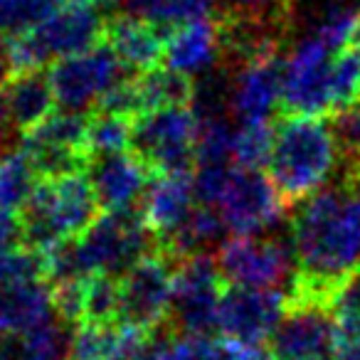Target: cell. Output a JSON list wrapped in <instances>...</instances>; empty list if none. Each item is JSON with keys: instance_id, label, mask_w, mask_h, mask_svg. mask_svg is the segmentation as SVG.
Masks as SVG:
<instances>
[{"instance_id": "1", "label": "cell", "mask_w": 360, "mask_h": 360, "mask_svg": "<svg viewBox=\"0 0 360 360\" xmlns=\"http://www.w3.org/2000/svg\"><path fill=\"white\" fill-rule=\"evenodd\" d=\"M289 237L296 284L286 299L328 304L335 289L360 269V160L340 158L328 186L294 207Z\"/></svg>"}, {"instance_id": "2", "label": "cell", "mask_w": 360, "mask_h": 360, "mask_svg": "<svg viewBox=\"0 0 360 360\" xmlns=\"http://www.w3.org/2000/svg\"><path fill=\"white\" fill-rule=\"evenodd\" d=\"M340 163L330 121L314 116H281L276 121L269 178L284 207H299L328 186Z\"/></svg>"}, {"instance_id": "3", "label": "cell", "mask_w": 360, "mask_h": 360, "mask_svg": "<svg viewBox=\"0 0 360 360\" xmlns=\"http://www.w3.org/2000/svg\"><path fill=\"white\" fill-rule=\"evenodd\" d=\"M99 207L86 170L57 180H40L18 215L22 247L42 255L60 242L79 240L101 217Z\"/></svg>"}, {"instance_id": "4", "label": "cell", "mask_w": 360, "mask_h": 360, "mask_svg": "<svg viewBox=\"0 0 360 360\" xmlns=\"http://www.w3.org/2000/svg\"><path fill=\"white\" fill-rule=\"evenodd\" d=\"M200 119L193 106L155 109L134 119L131 153L150 175L195 173Z\"/></svg>"}, {"instance_id": "5", "label": "cell", "mask_w": 360, "mask_h": 360, "mask_svg": "<svg viewBox=\"0 0 360 360\" xmlns=\"http://www.w3.org/2000/svg\"><path fill=\"white\" fill-rule=\"evenodd\" d=\"M155 250L158 242L139 207L106 212L77 240V252L86 276L106 274L121 279Z\"/></svg>"}, {"instance_id": "6", "label": "cell", "mask_w": 360, "mask_h": 360, "mask_svg": "<svg viewBox=\"0 0 360 360\" xmlns=\"http://www.w3.org/2000/svg\"><path fill=\"white\" fill-rule=\"evenodd\" d=\"M217 269L227 286L281 291L289 296L296 284V255L291 237H232L217 250Z\"/></svg>"}, {"instance_id": "7", "label": "cell", "mask_w": 360, "mask_h": 360, "mask_svg": "<svg viewBox=\"0 0 360 360\" xmlns=\"http://www.w3.org/2000/svg\"><path fill=\"white\" fill-rule=\"evenodd\" d=\"M227 284L215 255H198L178 262L165 328L180 338H210Z\"/></svg>"}, {"instance_id": "8", "label": "cell", "mask_w": 360, "mask_h": 360, "mask_svg": "<svg viewBox=\"0 0 360 360\" xmlns=\"http://www.w3.org/2000/svg\"><path fill=\"white\" fill-rule=\"evenodd\" d=\"M335 50L323 40L309 35L291 45L284 62V84H281V116H314L333 114L330 96V65Z\"/></svg>"}, {"instance_id": "9", "label": "cell", "mask_w": 360, "mask_h": 360, "mask_svg": "<svg viewBox=\"0 0 360 360\" xmlns=\"http://www.w3.org/2000/svg\"><path fill=\"white\" fill-rule=\"evenodd\" d=\"M126 72L129 70L121 65L106 42L86 55L55 62L50 67V84L57 106L62 111L91 114L114 86L129 79L131 75Z\"/></svg>"}, {"instance_id": "10", "label": "cell", "mask_w": 360, "mask_h": 360, "mask_svg": "<svg viewBox=\"0 0 360 360\" xmlns=\"http://www.w3.org/2000/svg\"><path fill=\"white\" fill-rule=\"evenodd\" d=\"M178 262L165 252L155 250L141 259L129 274L121 276V309L119 323L134 326L146 333H155L168 321L173 279Z\"/></svg>"}, {"instance_id": "11", "label": "cell", "mask_w": 360, "mask_h": 360, "mask_svg": "<svg viewBox=\"0 0 360 360\" xmlns=\"http://www.w3.org/2000/svg\"><path fill=\"white\" fill-rule=\"evenodd\" d=\"M286 304L289 301L281 291L227 286L217 314V333L240 348L262 350L279 328Z\"/></svg>"}, {"instance_id": "12", "label": "cell", "mask_w": 360, "mask_h": 360, "mask_svg": "<svg viewBox=\"0 0 360 360\" xmlns=\"http://www.w3.org/2000/svg\"><path fill=\"white\" fill-rule=\"evenodd\" d=\"M215 210L235 237H255L274 227L286 207L269 175L235 165Z\"/></svg>"}, {"instance_id": "13", "label": "cell", "mask_w": 360, "mask_h": 360, "mask_svg": "<svg viewBox=\"0 0 360 360\" xmlns=\"http://www.w3.org/2000/svg\"><path fill=\"white\" fill-rule=\"evenodd\" d=\"M286 314L269 340L274 360H335L333 309L321 301L286 299Z\"/></svg>"}, {"instance_id": "14", "label": "cell", "mask_w": 360, "mask_h": 360, "mask_svg": "<svg viewBox=\"0 0 360 360\" xmlns=\"http://www.w3.org/2000/svg\"><path fill=\"white\" fill-rule=\"evenodd\" d=\"M106 30L109 15L99 6L86 0H70L62 3L37 30H32V37L47 65H55L101 47L106 42Z\"/></svg>"}, {"instance_id": "15", "label": "cell", "mask_w": 360, "mask_h": 360, "mask_svg": "<svg viewBox=\"0 0 360 360\" xmlns=\"http://www.w3.org/2000/svg\"><path fill=\"white\" fill-rule=\"evenodd\" d=\"M96 200L106 212L136 210L148 191V168L131 150L91 158L86 165Z\"/></svg>"}, {"instance_id": "16", "label": "cell", "mask_w": 360, "mask_h": 360, "mask_svg": "<svg viewBox=\"0 0 360 360\" xmlns=\"http://www.w3.org/2000/svg\"><path fill=\"white\" fill-rule=\"evenodd\" d=\"M195 207L198 198L193 173H168L153 175L139 210L155 242L163 245L186 225Z\"/></svg>"}, {"instance_id": "17", "label": "cell", "mask_w": 360, "mask_h": 360, "mask_svg": "<svg viewBox=\"0 0 360 360\" xmlns=\"http://www.w3.org/2000/svg\"><path fill=\"white\" fill-rule=\"evenodd\" d=\"M55 106L50 70L13 72L11 79L0 86V116L20 139L45 124L55 114Z\"/></svg>"}, {"instance_id": "18", "label": "cell", "mask_w": 360, "mask_h": 360, "mask_svg": "<svg viewBox=\"0 0 360 360\" xmlns=\"http://www.w3.org/2000/svg\"><path fill=\"white\" fill-rule=\"evenodd\" d=\"M284 57H266L240 67L232 91V119L242 124L271 121V114L281 104L284 84Z\"/></svg>"}, {"instance_id": "19", "label": "cell", "mask_w": 360, "mask_h": 360, "mask_svg": "<svg viewBox=\"0 0 360 360\" xmlns=\"http://www.w3.org/2000/svg\"><path fill=\"white\" fill-rule=\"evenodd\" d=\"M165 40H168V32L158 30L150 22L136 20L121 13L109 15L106 45L114 50V55L131 75L158 70V65L165 60Z\"/></svg>"}, {"instance_id": "20", "label": "cell", "mask_w": 360, "mask_h": 360, "mask_svg": "<svg viewBox=\"0 0 360 360\" xmlns=\"http://www.w3.org/2000/svg\"><path fill=\"white\" fill-rule=\"evenodd\" d=\"M165 67L193 79L215 70L220 62V35L215 18L175 27L165 40Z\"/></svg>"}, {"instance_id": "21", "label": "cell", "mask_w": 360, "mask_h": 360, "mask_svg": "<svg viewBox=\"0 0 360 360\" xmlns=\"http://www.w3.org/2000/svg\"><path fill=\"white\" fill-rule=\"evenodd\" d=\"M55 316L52 286L47 281H22L0 289V335H22Z\"/></svg>"}, {"instance_id": "22", "label": "cell", "mask_w": 360, "mask_h": 360, "mask_svg": "<svg viewBox=\"0 0 360 360\" xmlns=\"http://www.w3.org/2000/svg\"><path fill=\"white\" fill-rule=\"evenodd\" d=\"M121 15L136 18L155 25L163 32H173L188 22L215 15V0H116Z\"/></svg>"}, {"instance_id": "23", "label": "cell", "mask_w": 360, "mask_h": 360, "mask_svg": "<svg viewBox=\"0 0 360 360\" xmlns=\"http://www.w3.org/2000/svg\"><path fill=\"white\" fill-rule=\"evenodd\" d=\"M143 114L155 109H170V106H193L195 101V79L180 75L168 67H158L146 75H136Z\"/></svg>"}, {"instance_id": "24", "label": "cell", "mask_w": 360, "mask_h": 360, "mask_svg": "<svg viewBox=\"0 0 360 360\" xmlns=\"http://www.w3.org/2000/svg\"><path fill=\"white\" fill-rule=\"evenodd\" d=\"M37 183L40 178L20 148L3 155L0 158V210L20 215L25 202L35 193Z\"/></svg>"}, {"instance_id": "25", "label": "cell", "mask_w": 360, "mask_h": 360, "mask_svg": "<svg viewBox=\"0 0 360 360\" xmlns=\"http://www.w3.org/2000/svg\"><path fill=\"white\" fill-rule=\"evenodd\" d=\"M131 134H134V121L131 119L109 114V111H91L89 134H86L89 160L101 158V155H114V153L129 150Z\"/></svg>"}, {"instance_id": "26", "label": "cell", "mask_w": 360, "mask_h": 360, "mask_svg": "<svg viewBox=\"0 0 360 360\" xmlns=\"http://www.w3.org/2000/svg\"><path fill=\"white\" fill-rule=\"evenodd\" d=\"M274 136L276 126L271 121L242 124L235 131V141H232V160H235V165L250 170H262L264 165H269Z\"/></svg>"}, {"instance_id": "27", "label": "cell", "mask_w": 360, "mask_h": 360, "mask_svg": "<svg viewBox=\"0 0 360 360\" xmlns=\"http://www.w3.org/2000/svg\"><path fill=\"white\" fill-rule=\"evenodd\" d=\"M330 96H333V114L348 111L360 99V50L345 45L333 55L330 65Z\"/></svg>"}, {"instance_id": "28", "label": "cell", "mask_w": 360, "mask_h": 360, "mask_svg": "<svg viewBox=\"0 0 360 360\" xmlns=\"http://www.w3.org/2000/svg\"><path fill=\"white\" fill-rule=\"evenodd\" d=\"M62 6V0H0V32L11 37L32 32Z\"/></svg>"}, {"instance_id": "29", "label": "cell", "mask_w": 360, "mask_h": 360, "mask_svg": "<svg viewBox=\"0 0 360 360\" xmlns=\"http://www.w3.org/2000/svg\"><path fill=\"white\" fill-rule=\"evenodd\" d=\"M121 309V279L106 274H94L86 279L84 323L111 326L119 323ZM82 323V326H84Z\"/></svg>"}, {"instance_id": "30", "label": "cell", "mask_w": 360, "mask_h": 360, "mask_svg": "<svg viewBox=\"0 0 360 360\" xmlns=\"http://www.w3.org/2000/svg\"><path fill=\"white\" fill-rule=\"evenodd\" d=\"M22 281H45L42 257L25 247L11 252H0V289Z\"/></svg>"}, {"instance_id": "31", "label": "cell", "mask_w": 360, "mask_h": 360, "mask_svg": "<svg viewBox=\"0 0 360 360\" xmlns=\"http://www.w3.org/2000/svg\"><path fill=\"white\" fill-rule=\"evenodd\" d=\"M215 11L237 15H279L294 11V0H222Z\"/></svg>"}, {"instance_id": "32", "label": "cell", "mask_w": 360, "mask_h": 360, "mask_svg": "<svg viewBox=\"0 0 360 360\" xmlns=\"http://www.w3.org/2000/svg\"><path fill=\"white\" fill-rule=\"evenodd\" d=\"M335 360H360V319L335 321Z\"/></svg>"}, {"instance_id": "33", "label": "cell", "mask_w": 360, "mask_h": 360, "mask_svg": "<svg viewBox=\"0 0 360 360\" xmlns=\"http://www.w3.org/2000/svg\"><path fill=\"white\" fill-rule=\"evenodd\" d=\"M20 247H22L20 220L13 212L0 210V252L20 250Z\"/></svg>"}, {"instance_id": "34", "label": "cell", "mask_w": 360, "mask_h": 360, "mask_svg": "<svg viewBox=\"0 0 360 360\" xmlns=\"http://www.w3.org/2000/svg\"><path fill=\"white\" fill-rule=\"evenodd\" d=\"M13 75V62H11V45H8V37L0 32V86L6 84Z\"/></svg>"}, {"instance_id": "35", "label": "cell", "mask_w": 360, "mask_h": 360, "mask_svg": "<svg viewBox=\"0 0 360 360\" xmlns=\"http://www.w3.org/2000/svg\"><path fill=\"white\" fill-rule=\"evenodd\" d=\"M15 131L11 129V126L6 124V119H3V116H0V158H3V155H8V153H13V150L15 148H11L13 146V141H15Z\"/></svg>"}, {"instance_id": "36", "label": "cell", "mask_w": 360, "mask_h": 360, "mask_svg": "<svg viewBox=\"0 0 360 360\" xmlns=\"http://www.w3.org/2000/svg\"><path fill=\"white\" fill-rule=\"evenodd\" d=\"M350 45L358 47V50H360V13H358V18H355L353 32H350Z\"/></svg>"}, {"instance_id": "37", "label": "cell", "mask_w": 360, "mask_h": 360, "mask_svg": "<svg viewBox=\"0 0 360 360\" xmlns=\"http://www.w3.org/2000/svg\"><path fill=\"white\" fill-rule=\"evenodd\" d=\"M86 3H94V6H101V3H109V0H86Z\"/></svg>"}, {"instance_id": "38", "label": "cell", "mask_w": 360, "mask_h": 360, "mask_svg": "<svg viewBox=\"0 0 360 360\" xmlns=\"http://www.w3.org/2000/svg\"><path fill=\"white\" fill-rule=\"evenodd\" d=\"M355 106H360V99H358V104H355Z\"/></svg>"}, {"instance_id": "39", "label": "cell", "mask_w": 360, "mask_h": 360, "mask_svg": "<svg viewBox=\"0 0 360 360\" xmlns=\"http://www.w3.org/2000/svg\"><path fill=\"white\" fill-rule=\"evenodd\" d=\"M139 360H143V355H141V358H139Z\"/></svg>"}]
</instances>
